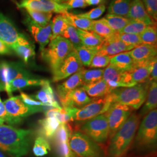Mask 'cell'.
I'll list each match as a JSON object with an SVG mask.
<instances>
[{
	"label": "cell",
	"mask_w": 157,
	"mask_h": 157,
	"mask_svg": "<svg viewBox=\"0 0 157 157\" xmlns=\"http://www.w3.org/2000/svg\"><path fill=\"white\" fill-rule=\"evenodd\" d=\"M1 98H0V101H1Z\"/></svg>",
	"instance_id": "91938a15"
},
{
	"label": "cell",
	"mask_w": 157,
	"mask_h": 157,
	"mask_svg": "<svg viewBox=\"0 0 157 157\" xmlns=\"http://www.w3.org/2000/svg\"><path fill=\"white\" fill-rule=\"evenodd\" d=\"M109 26L115 32H118L124 29L130 21L131 19L125 17H121L108 13L105 17H103Z\"/></svg>",
	"instance_id": "8d00e7d4"
},
{
	"label": "cell",
	"mask_w": 157,
	"mask_h": 157,
	"mask_svg": "<svg viewBox=\"0 0 157 157\" xmlns=\"http://www.w3.org/2000/svg\"><path fill=\"white\" fill-rule=\"evenodd\" d=\"M104 69H82V82L84 85L92 84L103 78Z\"/></svg>",
	"instance_id": "d590c367"
},
{
	"label": "cell",
	"mask_w": 157,
	"mask_h": 157,
	"mask_svg": "<svg viewBox=\"0 0 157 157\" xmlns=\"http://www.w3.org/2000/svg\"><path fill=\"white\" fill-rule=\"evenodd\" d=\"M21 35L12 23L0 12V39L11 48L17 44Z\"/></svg>",
	"instance_id": "2e32d148"
},
{
	"label": "cell",
	"mask_w": 157,
	"mask_h": 157,
	"mask_svg": "<svg viewBox=\"0 0 157 157\" xmlns=\"http://www.w3.org/2000/svg\"><path fill=\"white\" fill-rule=\"evenodd\" d=\"M148 83L135 85L129 87L117 88L109 94L112 104L128 105L133 109H138L146 100Z\"/></svg>",
	"instance_id": "3957f363"
},
{
	"label": "cell",
	"mask_w": 157,
	"mask_h": 157,
	"mask_svg": "<svg viewBox=\"0 0 157 157\" xmlns=\"http://www.w3.org/2000/svg\"><path fill=\"white\" fill-rule=\"evenodd\" d=\"M110 58L111 56L97 53L92 59L89 67L91 68L107 67L109 64Z\"/></svg>",
	"instance_id": "ee69618b"
},
{
	"label": "cell",
	"mask_w": 157,
	"mask_h": 157,
	"mask_svg": "<svg viewBox=\"0 0 157 157\" xmlns=\"http://www.w3.org/2000/svg\"><path fill=\"white\" fill-rule=\"evenodd\" d=\"M65 4L69 10L74 8H84L88 6L85 0H69Z\"/></svg>",
	"instance_id": "f907efd6"
},
{
	"label": "cell",
	"mask_w": 157,
	"mask_h": 157,
	"mask_svg": "<svg viewBox=\"0 0 157 157\" xmlns=\"http://www.w3.org/2000/svg\"><path fill=\"white\" fill-rule=\"evenodd\" d=\"M21 98L23 102L28 105L29 106L31 107H46L44 104H43L42 102L40 101L36 100L34 98H33V97L29 95L28 94L21 92Z\"/></svg>",
	"instance_id": "c3c4849f"
},
{
	"label": "cell",
	"mask_w": 157,
	"mask_h": 157,
	"mask_svg": "<svg viewBox=\"0 0 157 157\" xmlns=\"http://www.w3.org/2000/svg\"><path fill=\"white\" fill-rule=\"evenodd\" d=\"M140 117L131 114L123 126L111 138L108 147L110 157H122L129 150L140 123Z\"/></svg>",
	"instance_id": "7a4b0ae2"
},
{
	"label": "cell",
	"mask_w": 157,
	"mask_h": 157,
	"mask_svg": "<svg viewBox=\"0 0 157 157\" xmlns=\"http://www.w3.org/2000/svg\"><path fill=\"white\" fill-rule=\"evenodd\" d=\"M157 139V111L148 113L141 123L136 137V142L140 146L154 144Z\"/></svg>",
	"instance_id": "ba28073f"
},
{
	"label": "cell",
	"mask_w": 157,
	"mask_h": 157,
	"mask_svg": "<svg viewBox=\"0 0 157 157\" xmlns=\"http://www.w3.org/2000/svg\"><path fill=\"white\" fill-rule=\"evenodd\" d=\"M61 36L68 40L72 43L74 50H76L83 45L82 41L79 37L77 29L73 27L71 25H68L67 28Z\"/></svg>",
	"instance_id": "f35d334b"
},
{
	"label": "cell",
	"mask_w": 157,
	"mask_h": 157,
	"mask_svg": "<svg viewBox=\"0 0 157 157\" xmlns=\"http://www.w3.org/2000/svg\"><path fill=\"white\" fill-rule=\"evenodd\" d=\"M17 6L18 8L59 14H65L69 11L65 3L59 4L52 0H22L17 4Z\"/></svg>",
	"instance_id": "7c38bea8"
},
{
	"label": "cell",
	"mask_w": 157,
	"mask_h": 157,
	"mask_svg": "<svg viewBox=\"0 0 157 157\" xmlns=\"http://www.w3.org/2000/svg\"><path fill=\"white\" fill-rule=\"evenodd\" d=\"M32 131L0 124V143L12 157H23L28 153Z\"/></svg>",
	"instance_id": "6da1fadb"
},
{
	"label": "cell",
	"mask_w": 157,
	"mask_h": 157,
	"mask_svg": "<svg viewBox=\"0 0 157 157\" xmlns=\"http://www.w3.org/2000/svg\"><path fill=\"white\" fill-rule=\"evenodd\" d=\"M144 104L140 112L141 116L146 115L152 110L157 109V82H150L148 87V93Z\"/></svg>",
	"instance_id": "83f0119b"
},
{
	"label": "cell",
	"mask_w": 157,
	"mask_h": 157,
	"mask_svg": "<svg viewBox=\"0 0 157 157\" xmlns=\"http://www.w3.org/2000/svg\"><path fill=\"white\" fill-rule=\"evenodd\" d=\"M82 87L87 95L94 98L104 97L111 92L103 78L94 83L83 86Z\"/></svg>",
	"instance_id": "4316f807"
},
{
	"label": "cell",
	"mask_w": 157,
	"mask_h": 157,
	"mask_svg": "<svg viewBox=\"0 0 157 157\" xmlns=\"http://www.w3.org/2000/svg\"><path fill=\"white\" fill-rule=\"evenodd\" d=\"M0 157H6V155L2 152L0 151Z\"/></svg>",
	"instance_id": "6f0895ef"
},
{
	"label": "cell",
	"mask_w": 157,
	"mask_h": 157,
	"mask_svg": "<svg viewBox=\"0 0 157 157\" xmlns=\"http://www.w3.org/2000/svg\"><path fill=\"white\" fill-rule=\"evenodd\" d=\"M41 87V89L34 96L35 99L42 102L46 107L61 108L56 100L54 93L51 86L50 82L48 80H46Z\"/></svg>",
	"instance_id": "cb8c5ba5"
},
{
	"label": "cell",
	"mask_w": 157,
	"mask_h": 157,
	"mask_svg": "<svg viewBox=\"0 0 157 157\" xmlns=\"http://www.w3.org/2000/svg\"><path fill=\"white\" fill-rule=\"evenodd\" d=\"M73 50V45L68 40L57 36L51 40L47 48L41 51V56L53 73Z\"/></svg>",
	"instance_id": "277c9868"
},
{
	"label": "cell",
	"mask_w": 157,
	"mask_h": 157,
	"mask_svg": "<svg viewBox=\"0 0 157 157\" xmlns=\"http://www.w3.org/2000/svg\"><path fill=\"white\" fill-rule=\"evenodd\" d=\"M91 100L82 86L71 91L61 102L62 107H75L79 109L90 103Z\"/></svg>",
	"instance_id": "d6986e66"
},
{
	"label": "cell",
	"mask_w": 157,
	"mask_h": 157,
	"mask_svg": "<svg viewBox=\"0 0 157 157\" xmlns=\"http://www.w3.org/2000/svg\"><path fill=\"white\" fill-rule=\"evenodd\" d=\"M133 109L122 104H111L106 112L109 126V137L111 138L128 119Z\"/></svg>",
	"instance_id": "9c48e42d"
},
{
	"label": "cell",
	"mask_w": 157,
	"mask_h": 157,
	"mask_svg": "<svg viewBox=\"0 0 157 157\" xmlns=\"http://www.w3.org/2000/svg\"><path fill=\"white\" fill-rule=\"evenodd\" d=\"M100 47H90L82 45L74 50L83 66L89 67L92 59L97 54Z\"/></svg>",
	"instance_id": "1f68e13d"
},
{
	"label": "cell",
	"mask_w": 157,
	"mask_h": 157,
	"mask_svg": "<svg viewBox=\"0 0 157 157\" xmlns=\"http://www.w3.org/2000/svg\"><path fill=\"white\" fill-rule=\"evenodd\" d=\"M82 69L74 73L62 84H59L57 86V91L60 101H63L66 96L72 90L83 86L82 78Z\"/></svg>",
	"instance_id": "44dd1931"
},
{
	"label": "cell",
	"mask_w": 157,
	"mask_h": 157,
	"mask_svg": "<svg viewBox=\"0 0 157 157\" xmlns=\"http://www.w3.org/2000/svg\"><path fill=\"white\" fill-rule=\"evenodd\" d=\"M105 9H106L105 6L104 4H102L96 7L95 8L89 11L83 13L78 14V15L79 17H84V18L93 21L101 17L105 11Z\"/></svg>",
	"instance_id": "f6af8a7d"
},
{
	"label": "cell",
	"mask_w": 157,
	"mask_h": 157,
	"mask_svg": "<svg viewBox=\"0 0 157 157\" xmlns=\"http://www.w3.org/2000/svg\"><path fill=\"white\" fill-rule=\"evenodd\" d=\"M41 133L46 138L51 139L54 137L61 123L56 118L45 117L39 121Z\"/></svg>",
	"instance_id": "f1b7e54d"
},
{
	"label": "cell",
	"mask_w": 157,
	"mask_h": 157,
	"mask_svg": "<svg viewBox=\"0 0 157 157\" xmlns=\"http://www.w3.org/2000/svg\"><path fill=\"white\" fill-rule=\"evenodd\" d=\"M11 48L25 63H28L29 61L35 56L34 47L22 34L17 44Z\"/></svg>",
	"instance_id": "7402d4cb"
},
{
	"label": "cell",
	"mask_w": 157,
	"mask_h": 157,
	"mask_svg": "<svg viewBox=\"0 0 157 157\" xmlns=\"http://www.w3.org/2000/svg\"><path fill=\"white\" fill-rule=\"evenodd\" d=\"M46 80L34 78H20L12 80L9 85L6 93L11 95L12 93L17 90L32 86H41Z\"/></svg>",
	"instance_id": "d4e9b609"
},
{
	"label": "cell",
	"mask_w": 157,
	"mask_h": 157,
	"mask_svg": "<svg viewBox=\"0 0 157 157\" xmlns=\"http://www.w3.org/2000/svg\"><path fill=\"white\" fill-rule=\"evenodd\" d=\"M148 26L143 23L131 20V21L119 33H130L140 34Z\"/></svg>",
	"instance_id": "b9f144b4"
},
{
	"label": "cell",
	"mask_w": 157,
	"mask_h": 157,
	"mask_svg": "<svg viewBox=\"0 0 157 157\" xmlns=\"http://www.w3.org/2000/svg\"><path fill=\"white\" fill-rule=\"evenodd\" d=\"M103 79L111 91L120 87H128L125 82V72H122L111 64L104 70Z\"/></svg>",
	"instance_id": "e0dca14e"
},
{
	"label": "cell",
	"mask_w": 157,
	"mask_h": 157,
	"mask_svg": "<svg viewBox=\"0 0 157 157\" xmlns=\"http://www.w3.org/2000/svg\"><path fill=\"white\" fill-rule=\"evenodd\" d=\"M139 35L143 44L157 45V32L156 26H148Z\"/></svg>",
	"instance_id": "60d3db41"
},
{
	"label": "cell",
	"mask_w": 157,
	"mask_h": 157,
	"mask_svg": "<svg viewBox=\"0 0 157 157\" xmlns=\"http://www.w3.org/2000/svg\"><path fill=\"white\" fill-rule=\"evenodd\" d=\"M129 52L135 62H143L157 56V45L141 44Z\"/></svg>",
	"instance_id": "603a6c76"
},
{
	"label": "cell",
	"mask_w": 157,
	"mask_h": 157,
	"mask_svg": "<svg viewBox=\"0 0 157 157\" xmlns=\"http://www.w3.org/2000/svg\"><path fill=\"white\" fill-rule=\"evenodd\" d=\"M157 81V56L153 58L150 62V78L149 82Z\"/></svg>",
	"instance_id": "681fc988"
},
{
	"label": "cell",
	"mask_w": 157,
	"mask_h": 157,
	"mask_svg": "<svg viewBox=\"0 0 157 157\" xmlns=\"http://www.w3.org/2000/svg\"><path fill=\"white\" fill-rule=\"evenodd\" d=\"M80 132L96 143H104L109 138V126L104 113L86 121L80 128Z\"/></svg>",
	"instance_id": "52a82bcc"
},
{
	"label": "cell",
	"mask_w": 157,
	"mask_h": 157,
	"mask_svg": "<svg viewBox=\"0 0 157 157\" xmlns=\"http://www.w3.org/2000/svg\"><path fill=\"white\" fill-rule=\"evenodd\" d=\"M51 150L48 142L43 137H38L34 141L33 152L36 157H43Z\"/></svg>",
	"instance_id": "ab89813d"
},
{
	"label": "cell",
	"mask_w": 157,
	"mask_h": 157,
	"mask_svg": "<svg viewBox=\"0 0 157 157\" xmlns=\"http://www.w3.org/2000/svg\"><path fill=\"white\" fill-rule=\"evenodd\" d=\"M118 36L119 39L128 45L136 47L143 44L139 34L118 33Z\"/></svg>",
	"instance_id": "7bdbcfd3"
},
{
	"label": "cell",
	"mask_w": 157,
	"mask_h": 157,
	"mask_svg": "<svg viewBox=\"0 0 157 157\" xmlns=\"http://www.w3.org/2000/svg\"><path fill=\"white\" fill-rule=\"evenodd\" d=\"M83 45L90 47H100L104 39L93 31H86L77 29Z\"/></svg>",
	"instance_id": "f546056e"
},
{
	"label": "cell",
	"mask_w": 157,
	"mask_h": 157,
	"mask_svg": "<svg viewBox=\"0 0 157 157\" xmlns=\"http://www.w3.org/2000/svg\"><path fill=\"white\" fill-rule=\"evenodd\" d=\"M135 61L130 54L129 51H126L111 56L109 64L117 67L122 72L129 71L135 65Z\"/></svg>",
	"instance_id": "484cf974"
},
{
	"label": "cell",
	"mask_w": 157,
	"mask_h": 157,
	"mask_svg": "<svg viewBox=\"0 0 157 157\" xmlns=\"http://www.w3.org/2000/svg\"><path fill=\"white\" fill-rule=\"evenodd\" d=\"M70 25L65 14H59L52 21V36L51 40L57 36H61L63 33Z\"/></svg>",
	"instance_id": "836d02e7"
},
{
	"label": "cell",
	"mask_w": 157,
	"mask_h": 157,
	"mask_svg": "<svg viewBox=\"0 0 157 157\" xmlns=\"http://www.w3.org/2000/svg\"><path fill=\"white\" fill-rule=\"evenodd\" d=\"M69 146L73 157H104L100 147L80 131L71 134Z\"/></svg>",
	"instance_id": "8992f818"
},
{
	"label": "cell",
	"mask_w": 157,
	"mask_h": 157,
	"mask_svg": "<svg viewBox=\"0 0 157 157\" xmlns=\"http://www.w3.org/2000/svg\"><path fill=\"white\" fill-rule=\"evenodd\" d=\"M4 122H7L10 124H18L19 122L12 118L8 113L6 110V107L4 104V102L0 101V124H4Z\"/></svg>",
	"instance_id": "7dc6e473"
},
{
	"label": "cell",
	"mask_w": 157,
	"mask_h": 157,
	"mask_svg": "<svg viewBox=\"0 0 157 157\" xmlns=\"http://www.w3.org/2000/svg\"><path fill=\"white\" fill-rule=\"evenodd\" d=\"M26 10L29 17L34 22L37 23L40 26H45L51 21L52 13L37 11L29 9H26Z\"/></svg>",
	"instance_id": "74e56055"
},
{
	"label": "cell",
	"mask_w": 157,
	"mask_h": 157,
	"mask_svg": "<svg viewBox=\"0 0 157 157\" xmlns=\"http://www.w3.org/2000/svg\"><path fill=\"white\" fill-rule=\"evenodd\" d=\"M52 1H53L54 2H56L59 3V4H62V1H63V0H52Z\"/></svg>",
	"instance_id": "11a10c76"
},
{
	"label": "cell",
	"mask_w": 157,
	"mask_h": 157,
	"mask_svg": "<svg viewBox=\"0 0 157 157\" xmlns=\"http://www.w3.org/2000/svg\"><path fill=\"white\" fill-rule=\"evenodd\" d=\"M92 31L104 39L112 36L116 33V32L112 30L109 26L104 18L93 21Z\"/></svg>",
	"instance_id": "e575fe53"
},
{
	"label": "cell",
	"mask_w": 157,
	"mask_h": 157,
	"mask_svg": "<svg viewBox=\"0 0 157 157\" xmlns=\"http://www.w3.org/2000/svg\"><path fill=\"white\" fill-rule=\"evenodd\" d=\"M112 104L109 94L107 95L92 99L88 104L82 108L75 107H62L67 110L71 121L85 122L92 118L104 113Z\"/></svg>",
	"instance_id": "5b68a950"
},
{
	"label": "cell",
	"mask_w": 157,
	"mask_h": 157,
	"mask_svg": "<svg viewBox=\"0 0 157 157\" xmlns=\"http://www.w3.org/2000/svg\"><path fill=\"white\" fill-rule=\"evenodd\" d=\"M4 104L10 116L19 122L22 118L44 111L46 107L29 106L23 102L20 96L11 97L5 101Z\"/></svg>",
	"instance_id": "8fae6325"
},
{
	"label": "cell",
	"mask_w": 157,
	"mask_h": 157,
	"mask_svg": "<svg viewBox=\"0 0 157 157\" xmlns=\"http://www.w3.org/2000/svg\"><path fill=\"white\" fill-rule=\"evenodd\" d=\"M0 150H2L3 151L5 152V148H4V147H3V146L1 143H0Z\"/></svg>",
	"instance_id": "9f6ffc18"
},
{
	"label": "cell",
	"mask_w": 157,
	"mask_h": 157,
	"mask_svg": "<svg viewBox=\"0 0 157 157\" xmlns=\"http://www.w3.org/2000/svg\"><path fill=\"white\" fill-rule=\"evenodd\" d=\"M12 54L11 48L0 39V55H6Z\"/></svg>",
	"instance_id": "816d5d0a"
},
{
	"label": "cell",
	"mask_w": 157,
	"mask_h": 157,
	"mask_svg": "<svg viewBox=\"0 0 157 157\" xmlns=\"http://www.w3.org/2000/svg\"><path fill=\"white\" fill-rule=\"evenodd\" d=\"M24 23L36 41L39 44L40 51L43 50L50 41L52 36V21L47 26H42L34 22L29 16L25 18Z\"/></svg>",
	"instance_id": "5bb4252c"
},
{
	"label": "cell",
	"mask_w": 157,
	"mask_h": 157,
	"mask_svg": "<svg viewBox=\"0 0 157 157\" xmlns=\"http://www.w3.org/2000/svg\"><path fill=\"white\" fill-rule=\"evenodd\" d=\"M152 58L143 62H135L134 66L128 71L135 85L145 83L147 81L149 82L150 62Z\"/></svg>",
	"instance_id": "ffe728a7"
},
{
	"label": "cell",
	"mask_w": 157,
	"mask_h": 157,
	"mask_svg": "<svg viewBox=\"0 0 157 157\" xmlns=\"http://www.w3.org/2000/svg\"><path fill=\"white\" fill-rule=\"evenodd\" d=\"M146 11L156 22L157 20V0H141Z\"/></svg>",
	"instance_id": "bcb514c9"
},
{
	"label": "cell",
	"mask_w": 157,
	"mask_h": 157,
	"mask_svg": "<svg viewBox=\"0 0 157 157\" xmlns=\"http://www.w3.org/2000/svg\"><path fill=\"white\" fill-rule=\"evenodd\" d=\"M102 0H85L87 6H97L99 4Z\"/></svg>",
	"instance_id": "f5cc1de1"
},
{
	"label": "cell",
	"mask_w": 157,
	"mask_h": 157,
	"mask_svg": "<svg viewBox=\"0 0 157 157\" xmlns=\"http://www.w3.org/2000/svg\"><path fill=\"white\" fill-rule=\"evenodd\" d=\"M126 18L143 23L147 26H156V22L147 13L141 0H132Z\"/></svg>",
	"instance_id": "ac0fdd59"
},
{
	"label": "cell",
	"mask_w": 157,
	"mask_h": 157,
	"mask_svg": "<svg viewBox=\"0 0 157 157\" xmlns=\"http://www.w3.org/2000/svg\"><path fill=\"white\" fill-rule=\"evenodd\" d=\"M20 78H34V76L22 62L0 63V83L4 86L6 91H7L12 80Z\"/></svg>",
	"instance_id": "30bf717a"
},
{
	"label": "cell",
	"mask_w": 157,
	"mask_h": 157,
	"mask_svg": "<svg viewBox=\"0 0 157 157\" xmlns=\"http://www.w3.org/2000/svg\"><path fill=\"white\" fill-rule=\"evenodd\" d=\"M82 68L83 65L73 49L63 59L56 71L52 73V81L57 82L64 80Z\"/></svg>",
	"instance_id": "4fadbf2b"
},
{
	"label": "cell",
	"mask_w": 157,
	"mask_h": 157,
	"mask_svg": "<svg viewBox=\"0 0 157 157\" xmlns=\"http://www.w3.org/2000/svg\"><path fill=\"white\" fill-rule=\"evenodd\" d=\"M68 1H69V0H63V1H62V3H65V2H67Z\"/></svg>",
	"instance_id": "680465c9"
},
{
	"label": "cell",
	"mask_w": 157,
	"mask_h": 157,
	"mask_svg": "<svg viewBox=\"0 0 157 157\" xmlns=\"http://www.w3.org/2000/svg\"><path fill=\"white\" fill-rule=\"evenodd\" d=\"M5 91V87L3 84L0 83V91Z\"/></svg>",
	"instance_id": "db71d44e"
},
{
	"label": "cell",
	"mask_w": 157,
	"mask_h": 157,
	"mask_svg": "<svg viewBox=\"0 0 157 157\" xmlns=\"http://www.w3.org/2000/svg\"><path fill=\"white\" fill-rule=\"evenodd\" d=\"M65 15L67 17L70 25L75 28L86 31H92L93 21L79 17L78 15L69 13V12L65 13Z\"/></svg>",
	"instance_id": "d6a6232c"
},
{
	"label": "cell",
	"mask_w": 157,
	"mask_h": 157,
	"mask_svg": "<svg viewBox=\"0 0 157 157\" xmlns=\"http://www.w3.org/2000/svg\"><path fill=\"white\" fill-rule=\"evenodd\" d=\"M132 0H112L108 6L109 14L126 17L130 7Z\"/></svg>",
	"instance_id": "4dcf8cb0"
},
{
	"label": "cell",
	"mask_w": 157,
	"mask_h": 157,
	"mask_svg": "<svg viewBox=\"0 0 157 157\" xmlns=\"http://www.w3.org/2000/svg\"><path fill=\"white\" fill-rule=\"evenodd\" d=\"M118 34V32H116L112 36L104 39L97 53L112 56L122 52L130 51L136 47L124 43L119 39Z\"/></svg>",
	"instance_id": "9a60e30c"
}]
</instances>
